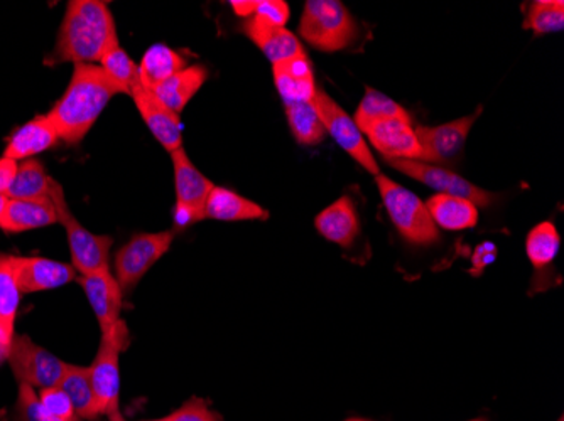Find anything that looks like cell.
I'll use <instances>...</instances> for the list:
<instances>
[{"label": "cell", "mask_w": 564, "mask_h": 421, "mask_svg": "<svg viewBox=\"0 0 564 421\" xmlns=\"http://www.w3.org/2000/svg\"><path fill=\"white\" fill-rule=\"evenodd\" d=\"M123 88L98 65H75L72 80L63 97L47 113L58 132L59 141L68 145L80 144L98 117Z\"/></svg>", "instance_id": "6da1fadb"}, {"label": "cell", "mask_w": 564, "mask_h": 421, "mask_svg": "<svg viewBox=\"0 0 564 421\" xmlns=\"http://www.w3.org/2000/svg\"><path fill=\"white\" fill-rule=\"evenodd\" d=\"M116 43H119L116 21L107 2L72 0L66 5L51 62L100 65Z\"/></svg>", "instance_id": "7a4b0ae2"}, {"label": "cell", "mask_w": 564, "mask_h": 421, "mask_svg": "<svg viewBox=\"0 0 564 421\" xmlns=\"http://www.w3.org/2000/svg\"><path fill=\"white\" fill-rule=\"evenodd\" d=\"M377 189L392 224L411 245L427 246L438 242V226L434 224L426 204L413 191L402 188L388 176H376Z\"/></svg>", "instance_id": "3957f363"}, {"label": "cell", "mask_w": 564, "mask_h": 421, "mask_svg": "<svg viewBox=\"0 0 564 421\" xmlns=\"http://www.w3.org/2000/svg\"><path fill=\"white\" fill-rule=\"evenodd\" d=\"M300 34L315 49L335 53L347 49L358 30L340 0H307L301 14Z\"/></svg>", "instance_id": "277c9868"}, {"label": "cell", "mask_w": 564, "mask_h": 421, "mask_svg": "<svg viewBox=\"0 0 564 421\" xmlns=\"http://www.w3.org/2000/svg\"><path fill=\"white\" fill-rule=\"evenodd\" d=\"M50 199L58 217V223L65 228L76 274L90 275L95 272L109 270V253L113 240L106 234L91 233L73 217L72 209L66 202L65 191L58 180L51 179Z\"/></svg>", "instance_id": "5b68a950"}, {"label": "cell", "mask_w": 564, "mask_h": 421, "mask_svg": "<svg viewBox=\"0 0 564 421\" xmlns=\"http://www.w3.org/2000/svg\"><path fill=\"white\" fill-rule=\"evenodd\" d=\"M129 344V331L126 321L120 319L109 331L101 332L100 346L94 363L88 367L91 388L97 397L101 414L119 408L120 395V353Z\"/></svg>", "instance_id": "8992f818"}, {"label": "cell", "mask_w": 564, "mask_h": 421, "mask_svg": "<svg viewBox=\"0 0 564 421\" xmlns=\"http://www.w3.org/2000/svg\"><path fill=\"white\" fill-rule=\"evenodd\" d=\"M8 361L19 385L34 389L58 386L69 367L55 354L37 346L30 335L22 334L12 337Z\"/></svg>", "instance_id": "52a82bcc"}, {"label": "cell", "mask_w": 564, "mask_h": 421, "mask_svg": "<svg viewBox=\"0 0 564 421\" xmlns=\"http://www.w3.org/2000/svg\"><path fill=\"white\" fill-rule=\"evenodd\" d=\"M171 160H173L174 189H176L174 221L177 226L186 228L205 220V206L215 184L196 169L195 164L186 155L185 148L174 151L171 154Z\"/></svg>", "instance_id": "ba28073f"}, {"label": "cell", "mask_w": 564, "mask_h": 421, "mask_svg": "<svg viewBox=\"0 0 564 421\" xmlns=\"http://www.w3.org/2000/svg\"><path fill=\"white\" fill-rule=\"evenodd\" d=\"M174 231L135 234L116 255V280L122 293L138 287L145 274L151 270L173 245Z\"/></svg>", "instance_id": "9c48e42d"}, {"label": "cell", "mask_w": 564, "mask_h": 421, "mask_svg": "<svg viewBox=\"0 0 564 421\" xmlns=\"http://www.w3.org/2000/svg\"><path fill=\"white\" fill-rule=\"evenodd\" d=\"M313 104L325 125L326 134L332 135L333 141L337 142L367 173L379 176V164L367 145L362 130L358 129L354 119L326 91H316Z\"/></svg>", "instance_id": "30bf717a"}, {"label": "cell", "mask_w": 564, "mask_h": 421, "mask_svg": "<svg viewBox=\"0 0 564 421\" xmlns=\"http://www.w3.org/2000/svg\"><path fill=\"white\" fill-rule=\"evenodd\" d=\"M389 166L394 167L399 173L420 180L427 188L438 191L440 195L455 196V198L467 199L474 202L477 208H489L497 201L494 192L478 188L470 180L458 176L449 169L433 166V164L421 163V160H388Z\"/></svg>", "instance_id": "8fae6325"}, {"label": "cell", "mask_w": 564, "mask_h": 421, "mask_svg": "<svg viewBox=\"0 0 564 421\" xmlns=\"http://www.w3.org/2000/svg\"><path fill=\"white\" fill-rule=\"evenodd\" d=\"M481 107H478L470 115L453 120V122L443 123L438 126H417L416 137L420 141L423 159L421 163L433 164H455L462 157L467 144L468 135L477 123L481 113Z\"/></svg>", "instance_id": "7c38bea8"}, {"label": "cell", "mask_w": 564, "mask_h": 421, "mask_svg": "<svg viewBox=\"0 0 564 421\" xmlns=\"http://www.w3.org/2000/svg\"><path fill=\"white\" fill-rule=\"evenodd\" d=\"M370 144L382 154L386 160H421L420 141L411 120L388 119L370 123L362 130Z\"/></svg>", "instance_id": "4fadbf2b"}, {"label": "cell", "mask_w": 564, "mask_h": 421, "mask_svg": "<svg viewBox=\"0 0 564 421\" xmlns=\"http://www.w3.org/2000/svg\"><path fill=\"white\" fill-rule=\"evenodd\" d=\"M135 107L141 113L151 134L163 145L164 151L173 154L177 148L183 147V130L180 115L171 112L166 104L154 95V91L142 87L141 81L134 85L131 90Z\"/></svg>", "instance_id": "5bb4252c"}, {"label": "cell", "mask_w": 564, "mask_h": 421, "mask_svg": "<svg viewBox=\"0 0 564 421\" xmlns=\"http://www.w3.org/2000/svg\"><path fill=\"white\" fill-rule=\"evenodd\" d=\"M12 265L22 293L55 290L76 278L73 265L41 256H12Z\"/></svg>", "instance_id": "9a60e30c"}, {"label": "cell", "mask_w": 564, "mask_h": 421, "mask_svg": "<svg viewBox=\"0 0 564 421\" xmlns=\"http://www.w3.org/2000/svg\"><path fill=\"white\" fill-rule=\"evenodd\" d=\"M78 281L84 287L85 296L90 302L101 332L109 331L120 321L123 293L119 281L110 274V268L90 275H80Z\"/></svg>", "instance_id": "2e32d148"}, {"label": "cell", "mask_w": 564, "mask_h": 421, "mask_svg": "<svg viewBox=\"0 0 564 421\" xmlns=\"http://www.w3.org/2000/svg\"><path fill=\"white\" fill-rule=\"evenodd\" d=\"M242 31L264 53L265 58L272 65L306 55L300 40L291 31H288L286 27L268 24L256 15L243 19Z\"/></svg>", "instance_id": "e0dca14e"}, {"label": "cell", "mask_w": 564, "mask_h": 421, "mask_svg": "<svg viewBox=\"0 0 564 421\" xmlns=\"http://www.w3.org/2000/svg\"><path fill=\"white\" fill-rule=\"evenodd\" d=\"M274 85L284 104L313 101L316 91L315 73L306 55L272 65Z\"/></svg>", "instance_id": "ac0fdd59"}, {"label": "cell", "mask_w": 564, "mask_h": 421, "mask_svg": "<svg viewBox=\"0 0 564 421\" xmlns=\"http://www.w3.org/2000/svg\"><path fill=\"white\" fill-rule=\"evenodd\" d=\"M315 226L323 239L340 245L341 248H350L360 236V218L350 196H341L323 209L316 217Z\"/></svg>", "instance_id": "d6986e66"}, {"label": "cell", "mask_w": 564, "mask_h": 421, "mask_svg": "<svg viewBox=\"0 0 564 421\" xmlns=\"http://www.w3.org/2000/svg\"><path fill=\"white\" fill-rule=\"evenodd\" d=\"M58 223L50 198L8 199L4 214L0 218V230L8 234L25 233Z\"/></svg>", "instance_id": "ffe728a7"}, {"label": "cell", "mask_w": 564, "mask_h": 421, "mask_svg": "<svg viewBox=\"0 0 564 421\" xmlns=\"http://www.w3.org/2000/svg\"><path fill=\"white\" fill-rule=\"evenodd\" d=\"M59 137L47 115L34 117L30 122L19 126L6 145L4 157L15 160L33 159L34 155L50 151L58 144Z\"/></svg>", "instance_id": "44dd1931"}, {"label": "cell", "mask_w": 564, "mask_h": 421, "mask_svg": "<svg viewBox=\"0 0 564 421\" xmlns=\"http://www.w3.org/2000/svg\"><path fill=\"white\" fill-rule=\"evenodd\" d=\"M205 220L217 221H265L269 213L258 202L250 201L227 188L215 186L205 206Z\"/></svg>", "instance_id": "7402d4cb"}, {"label": "cell", "mask_w": 564, "mask_h": 421, "mask_svg": "<svg viewBox=\"0 0 564 421\" xmlns=\"http://www.w3.org/2000/svg\"><path fill=\"white\" fill-rule=\"evenodd\" d=\"M208 69L203 65L186 66L182 71L171 76L161 87L154 90V95L166 104L171 112L180 113L186 109V104L198 93L199 88L207 84Z\"/></svg>", "instance_id": "603a6c76"}, {"label": "cell", "mask_w": 564, "mask_h": 421, "mask_svg": "<svg viewBox=\"0 0 564 421\" xmlns=\"http://www.w3.org/2000/svg\"><path fill=\"white\" fill-rule=\"evenodd\" d=\"M424 204H426L434 224L443 228V230H471L478 224V208L467 199L448 195H434Z\"/></svg>", "instance_id": "cb8c5ba5"}, {"label": "cell", "mask_w": 564, "mask_h": 421, "mask_svg": "<svg viewBox=\"0 0 564 421\" xmlns=\"http://www.w3.org/2000/svg\"><path fill=\"white\" fill-rule=\"evenodd\" d=\"M186 66L188 63L182 53L171 49L166 44H154L142 56L139 65V80L142 87L154 91Z\"/></svg>", "instance_id": "d4e9b609"}, {"label": "cell", "mask_w": 564, "mask_h": 421, "mask_svg": "<svg viewBox=\"0 0 564 421\" xmlns=\"http://www.w3.org/2000/svg\"><path fill=\"white\" fill-rule=\"evenodd\" d=\"M21 288L15 277L12 255L0 253V337L6 346H11L14 337L15 319L21 303Z\"/></svg>", "instance_id": "484cf974"}, {"label": "cell", "mask_w": 564, "mask_h": 421, "mask_svg": "<svg viewBox=\"0 0 564 421\" xmlns=\"http://www.w3.org/2000/svg\"><path fill=\"white\" fill-rule=\"evenodd\" d=\"M58 386H62L63 391L68 395L80 420L95 421L101 417L97 397L91 388L90 376H88V367L69 364L68 372L65 373Z\"/></svg>", "instance_id": "4316f807"}, {"label": "cell", "mask_w": 564, "mask_h": 421, "mask_svg": "<svg viewBox=\"0 0 564 421\" xmlns=\"http://www.w3.org/2000/svg\"><path fill=\"white\" fill-rule=\"evenodd\" d=\"M50 182L51 177L40 160H22L6 196L8 199L50 198Z\"/></svg>", "instance_id": "83f0119b"}, {"label": "cell", "mask_w": 564, "mask_h": 421, "mask_svg": "<svg viewBox=\"0 0 564 421\" xmlns=\"http://www.w3.org/2000/svg\"><path fill=\"white\" fill-rule=\"evenodd\" d=\"M286 109L288 123L297 144L318 145L325 137L326 130L316 112L313 101L304 103H288Z\"/></svg>", "instance_id": "f1b7e54d"}, {"label": "cell", "mask_w": 564, "mask_h": 421, "mask_svg": "<svg viewBox=\"0 0 564 421\" xmlns=\"http://www.w3.org/2000/svg\"><path fill=\"white\" fill-rule=\"evenodd\" d=\"M388 119L411 120V117L404 107L389 98L388 95L380 93L373 88H367L354 115V122L357 123L358 129L364 130L370 123Z\"/></svg>", "instance_id": "f546056e"}, {"label": "cell", "mask_w": 564, "mask_h": 421, "mask_svg": "<svg viewBox=\"0 0 564 421\" xmlns=\"http://www.w3.org/2000/svg\"><path fill=\"white\" fill-rule=\"evenodd\" d=\"M560 233L550 221L532 228L529 231L528 240H525V253H528L529 262L538 272L550 267L560 252Z\"/></svg>", "instance_id": "4dcf8cb0"}, {"label": "cell", "mask_w": 564, "mask_h": 421, "mask_svg": "<svg viewBox=\"0 0 564 421\" xmlns=\"http://www.w3.org/2000/svg\"><path fill=\"white\" fill-rule=\"evenodd\" d=\"M524 11V30L538 36L563 31L564 4L561 0H535L525 4Z\"/></svg>", "instance_id": "1f68e13d"}, {"label": "cell", "mask_w": 564, "mask_h": 421, "mask_svg": "<svg viewBox=\"0 0 564 421\" xmlns=\"http://www.w3.org/2000/svg\"><path fill=\"white\" fill-rule=\"evenodd\" d=\"M101 69L116 81L117 85L123 88L126 95H131L132 87L138 85L139 81V65L132 62L131 56L127 55L126 49L120 46V43L113 44L106 56L100 62Z\"/></svg>", "instance_id": "d6a6232c"}, {"label": "cell", "mask_w": 564, "mask_h": 421, "mask_svg": "<svg viewBox=\"0 0 564 421\" xmlns=\"http://www.w3.org/2000/svg\"><path fill=\"white\" fill-rule=\"evenodd\" d=\"M14 421H63L44 410L37 398L36 389L19 385L18 403L14 408Z\"/></svg>", "instance_id": "836d02e7"}, {"label": "cell", "mask_w": 564, "mask_h": 421, "mask_svg": "<svg viewBox=\"0 0 564 421\" xmlns=\"http://www.w3.org/2000/svg\"><path fill=\"white\" fill-rule=\"evenodd\" d=\"M37 398H40L44 410L53 414V417L59 418L63 421H82L78 414H76L68 395L63 391L62 386L40 389Z\"/></svg>", "instance_id": "e575fe53"}, {"label": "cell", "mask_w": 564, "mask_h": 421, "mask_svg": "<svg viewBox=\"0 0 564 421\" xmlns=\"http://www.w3.org/2000/svg\"><path fill=\"white\" fill-rule=\"evenodd\" d=\"M164 421H224L220 414L215 413L207 401L202 398H192L183 407L177 408Z\"/></svg>", "instance_id": "d590c367"}, {"label": "cell", "mask_w": 564, "mask_h": 421, "mask_svg": "<svg viewBox=\"0 0 564 421\" xmlns=\"http://www.w3.org/2000/svg\"><path fill=\"white\" fill-rule=\"evenodd\" d=\"M256 18L268 24L278 25V27H286L291 18L290 5L284 0H259Z\"/></svg>", "instance_id": "8d00e7d4"}, {"label": "cell", "mask_w": 564, "mask_h": 421, "mask_svg": "<svg viewBox=\"0 0 564 421\" xmlns=\"http://www.w3.org/2000/svg\"><path fill=\"white\" fill-rule=\"evenodd\" d=\"M497 256V248L494 243H481L475 248L474 256H471V263H474V272L480 275L485 268L489 267L490 263H494Z\"/></svg>", "instance_id": "74e56055"}, {"label": "cell", "mask_w": 564, "mask_h": 421, "mask_svg": "<svg viewBox=\"0 0 564 421\" xmlns=\"http://www.w3.org/2000/svg\"><path fill=\"white\" fill-rule=\"evenodd\" d=\"M19 163L15 160L2 157L0 159V195H4L11 188L12 180H14L15 174H18Z\"/></svg>", "instance_id": "f35d334b"}, {"label": "cell", "mask_w": 564, "mask_h": 421, "mask_svg": "<svg viewBox=\"0 0 564 421\" xmlns=\"http://www.w3.org/2000/svg\"><path fill=\"white\" fill-rule=\"evenodd\" d=\"M258 4L259 0H232L230 2L236 14L242 19L252 18L256 11H258Z\"/></svg>", "instance_id": "ab89813d"}, {"label": "cell", "mask_w": 564, "mask_h": 421, "mask_svg": "<svg viewBox=\"0 0 564 421\" xmlns=\"http://www.w3.org/2000/svg\"><path fill=\"white\" fill-rule=\"evenodd\" d=\"M106 417H109V421H126L122 411H120V407L113 408V410L109 411V413H107Z\"/></svg>", "instance_id": "60d3db41"}, {"label": "cell", "mask_w": 564, "mask_h": 421, "mask_svg": "<svg viewBox=\"0 0 564 421\" xmlns=\"http://www.w3.org/2000/svg\"><path fill=\"white\" fill-rule=\"evenodd\" d=\"M8 356H9V347L6 346V342L2 341V337H0V363H2V361L8 359Z\"/></svg>", "instance_id": "b9f144b4"}, {"label": "cell", "mask_w": 564, "mask_h": 421, "mask_svg": "<svg viewBox=\"0 0 564 421\" xmlns=\"http://www.w3.org/2000/svg\"><path fill=\"white\" fill-rule=\"evenodd\" d=\"M6 204H8V196L0 195V218L4 214Z\"/></svg>", "instance_id": "7bdbcfd3"}, {"label": "cell", "mask_w": 564, "mask_h": 421, "mask_svg": "<svg viewBox=\"0 0 564 421\" xmlns=\"http://www.w3.org/2000/svg\"><path fill=\"white\" fill-rule=\"evenodd\" d=\"M345 421H372V420H366V418H348V420Z\"/></svg>", "instance_id": "ee69618b"}, {"label": "cell", "mask_w": 564, "mask_h": 421, "mask_svg": "<svg viewBox=\"0 0 564 421\" xmlns=\"http://www.w3.org/2000/svg\"><path fill=\"white\" fill-rule=\"evenodd\" d=\"M470 421H487V420H485V418H475V420H470Z\"/></svg>", "instance_id": "f6af8a7d"}, {"label": "cell", "mask_w": 564, "mask_h": 421, "mask_svg": "<svg viewBox=\"0 0 564 421\" xmlns=\"http://www.w3.org/2000/svg\"><path fill=\"white\" fill-rule=\"evenodd\" d=\"M151 421H164V418H163V420H151Z\"/></svg>", "instance_id": "bcb514c9"}, {"label": "cell", "mask_w": 564, "mask_h": 421, "mask_svg": "<svg viewBox=\"0 0 564 421\" xmlns=\"http://www.w3.org/2000/svg\"><path fill=\"white\" fill-rule=\"evenodd\" d=\"M557 421H563V418H560V420H557Z\"/></svg>", "instance_id": "7dc6e473"}]
</instances>
